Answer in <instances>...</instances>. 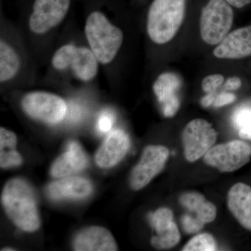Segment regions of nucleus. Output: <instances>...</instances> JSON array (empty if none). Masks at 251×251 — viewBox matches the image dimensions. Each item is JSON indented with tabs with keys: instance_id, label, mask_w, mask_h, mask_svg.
<instances>
[{
	"instance_id": "obj_1",
	"label": "nucleus",
	"mask_w": 251,
	"mask_h": 251,
	"mask_svg": "<svg viewBox=\"0 0 251 251\" xmlns=\"http://www.w3.org/2000/svg\"><path fill=\"white\" fill-rule=\"evenodd\" d=\"M1 201L6 215L18 228L27 232L39 228L35 194L27 181L20 178L9 180L3 188Z\"/></svg>"
},
{
	"instance_id": "obj_2",
	"label": "nucleus",
	"mask_w": 251,
	"mask_h": 251,
	"mask_svg": "<svg viewBox=\"0 0 251 251\" xmlns=\"http://www.w3.org/2000/svg\"><path fill=\"white\" fill-rule=\"evenodd\" d=\"M185 11L186 0H153L147 22L151 40L157 44L171 41L182 25Z\"/></svg>"
},
{
	"instance_id": "obj_3",
	"label": "nucleus",
	"mask_w": 251,
	"mask_h": 251,
	"mask_svg": "<svg viewBox=\"0 0 251 251\" xmlns=\"http://www.w3.org/2000/svg\"><path fill=\"white\" fill-rule=\"evenodd\" d=\"M85 34L92 52L103 64H108L115 58L123 42L121 29L112 25L98 11L92 13L87 18Z\"/></svg>"
},
{
	"instance_id": "obj_4",
	"label": "nucleus",
	"mask_w": 251,
	"mask_h": 251,
	"mask_svg": "<svg viewBox=\"0 0 251 251\" xmlns=\"http://www.w3.org/2000/svg\"><path fill=\"white\" fill-rule=\"evenodd\" d=\"M233 21V10L227 1L209 0L200 19L202 40L209 45H218L229 34Z\"/></svg>"
},
{
	"instance_id": "obj_5",
	"label": "nucleus",
	"mask_w": 251,
	"mask_h": 251,
	"mask_svg": "<svg viewBox=\"0 0 251 251\" xmlns=\"http://www.w3.org/2000/svg\"><path fill=\"white\" fill-rule=\"evenodd\" d=\"M95 54L86 48H77L67 44L62 46L52 57V66L57 70L70 67L75 76L81 80L93 79L98 71V62Z\"/></svg>"
},
{
	"instance_id": "obj_6",
	"label": "nucleus",
	"mask_w": 251,
	"mask_h": 251,
	"mask_svg": "<svg viewBox=\"0 0 251 251\" xmlns=\"http://www.w3.org/2000/svg\"><path fill=\"white\" fill-rule=\"evenodd\" d=\"M251 145L242 140L213 146L204 156V162L222 173L238 171L250 161Z\"/></svg>"
},
{
	"instance_id": "obj_7",
	"label": "nucleus",
	"mask_w": 251,
	"mask_h": 251,
	"mask_svg": "<svg viewBox=\"0 0 251 251\" xmlns=\"http://www.w3.org/2000/svg\"><path fill=\"white\" fill-rule=\"evenodd\" d=\"M22 106L31 118L50 125L62 122L68 110L67 103L59 96L41 92H31L25 96Z\"/></svg>"
},
{
	"instance_id": "obj_8",
	"label": "nucleus",
	"mask_w": 251,
	"mask_h": 251,
	"mask_svg": "<svg viewBox=\"0 0 251 251\" xmlns=\"http://www.w3.org/2000/svg\"><path fill=\"white\" fill-rule=\"evenodd\" d=\"M217 135L212 124L206 120L196 119L190 122L181 137L186 159L193 163L204 156L214 146Z\"/></svg>"
},
{
	"instance_id": "obj_9",
	"label": "nucleus",
	"mask_w": 251,
	"mask_h": 251,
	"mask_svg": "<svg viewBox=\"0 0 251 251\" xmlns=\"http://www.w3.org/2000/svg\"><path fill=\"white\" fill-rule=\"evenodd\" d=\"M170 151L161 145H150L144 150L141 158L130 174L129 184L134 191L145 188L166 166Z\"/></svg>"
},
{
	"instance_id": "obj_10",
	"label": "nucleus",
	"mask_w": 251,
	"mask_h": 251,
	"mask_svg": "<svg viewBox=\"0 0 251 251\" xmlns=\"http://www.w3.org/2000/svg\"><path fill=\"white\" fill-rule=\"evenodd\" d=\"M70 6V0H35L29 18V27L36 34H44L62 22Z\"/></svg>"
},
{
	"instance_id": "obj_11",
	"label": "nucleus",
	"mask_w": 251,
	"mask_h": 251,
	"mask_svg": "<svg viewBox=\"0 0 251 251\" xmlns=\"http://www.w3.org/2000/svg\"><path fill=\"white\" fill-rule=\"evenodd\" d=\"M129 137L124 130L110 132L96 153L95 161L102 168H112L125 158L129 150Z\"/></svg>"
},
{
	"instance_id": "obj_12",
	"label": "nucleus",
	"mask_w": 251,
	"mask_h": 251,
	"mask_svg": "<svg viewBox=\"0 0 251 251\" xmlns=\"http://www.w3.org/2000/svg\"><path fill=\"white\" fill-rule=\"evenodd\" d=\"M219 59H239L251 56V26L229 33L214 50Z\"/></svg>"
},
{
	"instance_id": "obj_13",
	"label": "nucleus",
	"mask_w": 251,
	"mask_h": 251,
	"mask_svg": "<svg viewBox=\"0 0 251 251\" xmlns=\"http://www.w3.org/2000/svg\"><path fill=\"white\" fill-rule=\"evenodd\" d=\"M73 248L76 251H115L117 243L110 231L100 226H92L75 236Z\"/></svg>"
},
{
	"instance_id": "obj_14",
	"label": "nucleus",
	"mask_w": 251,
	"mask_h": 251,
	"mask_svg": "<svg viewBox=\"0 0 251 251\" xmlns=\"http://www.w3.org/2000/svg\"><path fill=\"white\" fill-rule=\"evenodd\" d=\"M93 187L92 183L80 176H65L50 183L46 189L48 196L52 201L81 200L88 197Z\"/></svg>"
},
{
	"instance_id": "obj_15",
	"label": "nucleus",
	"mask_w": 251,
	"mask_h": 251,
	"mask_svg": "<svg viewBox=\"0 0 251 251\" xmlns=\"http://www.w3.org/2000/svg\"><path fill=\"white\" fill-rule=\"evenodd\" d=\"M181 86L177 75L172 73H165L158 76L153 84V92L161 104L163 115L172 117L176 115L180 108V100L176 92Z\"/></svg>"
},
{
	"instance_id": "obj_16",
	"label": "nucleus",
	"mask_w": 251,
	"mask_h": 251,
	"mask_svg": "<svg viewBox=\"0 0 251 251\" xmlns=\"http://www.w3.org/2000/svg\"><path fill=\"white\" fill-rule=\"evenodd\" d=\"M88 165V158L79 143L72 141L69 143L66 152L54 161L50 173L55 178L70 176L83 171Z\"/></svg>"
},
{
	"instance_id": "obj_17",
	"label": "nucleus",
	"mask_w": 251,
	"mask_h": 251,
	"mask_svg": "<svg viewBox=\"0 0 251 251\" xmlns=\"http://www.w3.org/2000/svg\"><path fill=\"white\" fill-rule=\"evenodd\" d=\"M227 206L239 224L251 231V186L237 183L227 193Z\"/></svg>"
},
{
	"instance_id": "obj_18",
	"label": "nucleus",
	"mask_w": 251,
	"mask_h": 251,
	"mask_svg": "<svg viewBox=\"0 0 251 251\" xmlns=\"http://www.w3.org/2000/svg\"><path fill=\"white\" fill-rule=\"evenodd\" d=\"M17 137L11 130L0 128V166L9 168L21 166L22 156L16 151Z\"/></svg>"
},
{
	"instance_id": "obj_19",
	"label": "nucleus",
	"mask_w": 251,
	"mask_h": 251,
	"mask_svg": "<svg viewBox=\"0 0 251 251\" xmlns=\"http://www.w3.org/2000/svg\"><path fill=\"white\" fill-rule=\"evenodd\" d=\"M20 68L19 57L4 41L0 43V80L5 82L16 75Z\"/></svg>"
},
{
	"instance_id": "obj_20",
	"label": "nucleus",
	"mask_w": 251,
	"mask_h": 251,
	"mask_svg": "<svg viewBox=\"0 0 251 251\" xmlns=\"http://www.w3.org/2000/svg\"><path fill=\"white\" fill-rule=\"evenodd\" d=\"M150 224L156 231V235L164 233L175 224L173 211L168 208L162 207L151 213L148 216Z\"/></svg>"
},
{
	"instance_id": "obj_21",
	"label": "nucleus",
	"mask_w": 251,
	"mask_h": 251,
	"mask_svg": "<svg viewBox=\"0 0 251 251\" xmlns=\"http://www.w3.org/2000/svg\"><path fill=\"white\" fill-rule=\"evenodd\" d=\"M181 234L176 224L169 230L160 234L153 236L151 239V244L155 249L160 250L172 249L179 244Z\"/></svg>"
},
{
	"instance_id": "obj_22",
	"label": "nucleus",
	"mask_w": 251,
	"mask_h": 251,
	"mask_svg": "<svg viewBox=\"0 0 251 251\" xmlns=\"http://www.w3.org/2000/svg\"><path fill=\"white\" fill-rule=\"evenodd\" d=\"M217 244L214 237L209 233L198 234L193 237L183 248V251H214Z\"/></svg>"
},
{
	"instance_id": "obj_23",
	"label": "nucleus",
	"mask_w": 251,
	"mask_h": 251,
	"mask_svg": "<svg viewBox=\"0 0 251 251\" xmlns=\"http://www.w3.org/2000/svg\"><path fill=\"white\" fill-rule=\"evenodd\" d=\"M191 212L196 213V217L204 224L213 222L216 219L217 214L216 206L206 200L200 203Z\"/></svg>"
},
{
	"instance_id": "obj_24",
	"label": "nucleus",
	"mask_w": 251,
	"mask_h": 251,
	"mask_svg": "<svg viewBox=\"0 0 251 251\" xmlns=\"http://www.w3.org/2000/svg\"><path fill=\"white\" fill-rule=\"evenodd\" d=\"M232 122L238 130L247 128L251 125V108L242 107L234 112Z\"/></svg>"
},
{
	"instance_id": "obj_25",
	"label": "nucleus",
	"mask_w": 251,
	"mask_h": 251,
	"mask_svg": "<svg viewBox=\"0 0 251 251\" xmlns=\"http://www.w3.org/2000/svg\"><path fill=\"white\" fill-rule=\"evenodd\" d=\"M204 200H206V198L201 193L188 192L185 193L180 196L179 202L181 205L191 212L200 203L202 202Z\"/></svg>"
},
{
	"instance_id": "obj_26",
	"label": "nucleus",
	"mask_w": 251,
	"mask_h": 251,
	"mask_svg": "<svg viewBox=\"0 0 251 251\" xmlns=\"http://www.w3.org/2000/svg\"><path fill=\"white\" fill-rule=\"evenodd\" d=\"M181 224L184 232L190 234L199 232L205 225L200 221L196 216L193 217L189 214H184L182 216Z\"/></svg>"
},
{
	"instance_id": "obj_27",
	"label": "nucleus",
	"mask_w": 251,
	"mask_h": 251,
	"mask_svg": "<svg viewBox=\"0 0 251 251\" xmlns=\"http://www.w3.org/2000/svg\"><path fill=\"white\" fill-rule=\"evenodd\" d=\"M224 77L221 74H212L204 77L202 82V89L205 93H215L216 90L222 85Z\"/></svg>"
},
{
	"instance_id": "obj_28",
	"label": "nucleus",
	"mask_w": 251,
	"mask_h": 251,
	"mask_svg": "<svg viewBox=\"0 0 251 251\" xmlns=\"http://www.w3.org/2000/svg\"><path fill=\"white\" fill-rule=\"evenodd\" d=\"M115 122V115L110 110H105L99 115L97 121V129L101 133H108Z\"/></svg>"
},
{
	"instance_id": "obj_29",
	"label": "nucleus",
	"mask_w": 251,
	"mask_h": 251,
	"mask_svg": "<svg viewBox=\"0 0 251 251\" xmlns=\"http://www.w3.org/2000/svg\"><path fill=\"white\" fill-rule=\"evenodd\" d=\"M236 96L229 92H223L216 96L215 100L213 105L216 108H221L224 105H229L234 102L236 100Z\"/></svg>"
},
{
	"instance_id": "obj_30",
	"label": "nucleus",
	"mask_w": 251,
	"mask_h": 251,
	"mask_svg": "<svg viewBox=\"0 0 251 251\" xmlns=\"http://www.w3.org/2000/svg\"><path fill=\"white\" fill-rule=\"evenodd\" d=\"M242 85V80L238 77H229L225 84V89L228 91L239 90Z\"/></svg>"
},
{
	"instance_id": "obj_31",
	"label": "nucleus",
	"mask_w": 251,
	"mask_h": 251,
	"mask_svg": "<svg viewBox=\"0 0 251 251\" xmlns=\"http://www.w3.org/2000/svg\"><path fill=\"white\" fill-rule=\"evenodd\" d=\"M215 99V93H207L201 99V105L204 108H208L214 104Z\"/></svg>"
},
{
	"instance_id": "obj_32",
	"label": "nucleus",
	"mask_w": 251,
	"mask_h": 251,
	"mask_svg": "<svg viewBox=\"0 0 251 251\" xmlns=\"http://www.w3.org/2000/svg\"><path fill=\"white\" fill-rule=\"evenodd\" d=\"M225 1H227L230 6L239 8V9L244 7L251 3V0H225Z\"/></svg>"
},
{
	"instance_id": "obj_33",
	"label": "nucleus",
	"mask_w": 251,
	"mask_h": 251,
	"mask_svg": "<svg viewBox=\"0 0 251 251\" xmlns=\"http://www.w3.org/2000/svg\"><path fill=\"white\" fill-rule=\"evenodd\" d=\"M239 135L243 139L251 140V125L239 130Z\"/></svg>"
},
{
	"instance_id": "obj_34",
	"label": "nucleus",
	"mask_w": 251,
	"mask_h": 251,
	"mask_svg": "<svg viewBox=\"0 0 251 251\" xmlns=\"http://www.w3.org/2000/svg\"><path fill=\"white\" fill-rule=\"evenodd\" d=\"M80 112H79V109L77 108L76 107H72V110L70 112L71 119L73 120H77L79 117H80Z\"/></svg>"
},
{
	"instance_id": "obj_35",
	"label": "nucleus",
	"mask_w": 251,
	"mask_h": 251,
	"mask_svg": "<svg viewBox=\"0 0 251 251\" xmlns=\"http://www.w3.org/2000/svg\"><path fill=\"white\" fill-rule=\"evenodd\" d=\"M1 251H15L14 249H11V248H6V249H2L1 250Z\"/></svg>"
}]
</instances>
